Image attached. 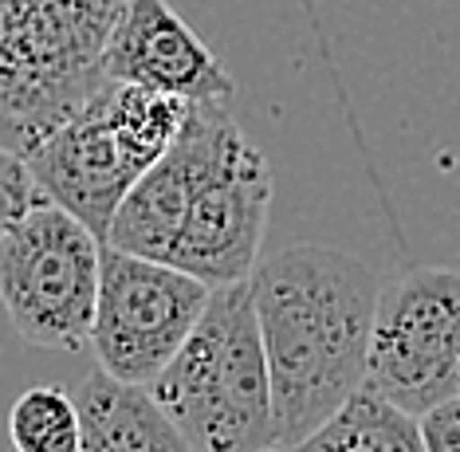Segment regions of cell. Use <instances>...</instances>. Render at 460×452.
<instances>
[{
  "label": "cell",
  "instance_id": "12",
  "mask_svg": "<svg viewBox=\"0 0 460 452\" xmlns=\"http://www.w3.org/2000/svg\"><path fill=\"white\" fill-rule=\"evenodd\" d=\"M291 452H425L421 417L405 413L374 386H362Z\"/></svg>",
  "mask_w": 460,
  "mask_h": 452
},
{
  "label": "cell",
  "instance_id": "4",
  "mask_svg": "<svg viewBox=\"0 0 460 452\" xmlns=\"http://www.w3.org/2000/svg\"><path fill=\"white\" fill-rule=\"evenodd\" d=\"M190 99L107 79L71 119L24 157L48 201L64 205L99 240L114 213L190 119Z\"/></svg>",
  "mask_w": 460,
  "mask_h": 452
},
{
  "label": "cell",
  "instance_id": "11",
  "mask_svg": "<svg viewBox=\"0 0 460 452\" xmlns=\"http://www.w3.org/2000/svg\"><path fill=\"white\" fill-rule=\"evenodd\" d=\"M79 405V452H197L158 405L150 386L122 382L107 370L87 374L71 390Z\"/></svg>",
  "mask_w": 460,
  "mask_h": 452
},
{
  "label": "cell",
  "instance_id": "2",
  "mask_svg": "<svg viewBox=\"0 0 460 452\" xmlns=\"http://www.w3.org/2000/svg\"><path fill=\"white\" fill-rule=\"evenodd\" d=\"M150 394L197 452H264L279 445L252 279L213 288L193 334L150 382Z\"/></svg>",
  "mask_w": 460,
  "mask_h": 452
},
{
  "label": "cell",
  "instance_id": "6",
  "mask_svg": "<svg viewBox=\"0 0 460 452\" xmlns=\"http://www.w3.org/2000/svg\"><path fill=\"white\" fill-rule=\"evenodd\" d=\"M208 296L213 288L190 271L102 244L99 307L91 327L99 366L122 382L150 386L193 334Z\"/></svg>",
  "mask_w": 460,
  "mask_h": 452
},
{
  "label": "cell",
  "instance_id": "10",
  "mask_svg": "<svg viewBox=\"0 0 460 452\" xmlns=\"http://www.w3.org/2000/svg\"><path fill=\"white\" fill-rule=\"evenodd\" d=\"M102 71L114 83H134L190 102L233 99V75L165 0H127L111 31Z\"/></svg>",
  "mask_w": 460,
  "mask_h": 452
},
{
  "label": "cell",
  "instance_id": "7",
  "mask_svg": "<svg viewBox=\"0 0 460 452\" xmlns=\"http://www.w3.org/2000/svg\"><path fill=\"white\" fill-rule=\"evenodd\" d=\"M366 386L413 417L460 394V271L413 268L382 288Z\"/></svg>",
  "mask_w": 460,
  "mask_h": 452
},
{
  "label": "cell",
  "instance_id": "16",
  "mask_svg": "<svg viewBox=\"0 0 460 452\" xmlns=\"http://www.w3.org/2000/svg\"><path fill=\"white\" fill-rule=\"evenodd\" d=\"M264 452H291V448H284V445H271V448H264Z\"/></svg>",
  "mask_w": 460,
  "mask_h": 452
},
{
  "label": "cell",
  "instance_id": "8",
  "mask_svg": "<svg viewBox=\"0 0 460 452\" xmlns=\"http://www.w3.org/2000/svg\"><path fill=\"white\" fill-rule=\"evenodd\" d=\"M240 138H244V130L233 119L228 102H193L173 146L142 173V182L130 189V197L114 213L107 244L170 264V252L185 228L193 197L221 170Z\"/></svg>",
  "mask_w": 460,
  "mask_h": 452
},
{
  "label": "cell",
  "instance_id": "3",
  "mask_svg": "<svg viewBox=\"0 0 460 452\" xmlns=\"http://www.w3.org/2000/svg\"><path fill=\"white\" fill-rule=\"evenodd\" d=\"M127 0H0V146L28 157L107 83Z\"/></svg>",
  "mask_w": 460,
  "mask_h": 452
},
{
  "label": "cell",
  "instance_id": "14",
  "mask_svg": "<svg viewBox=\"0 0 460 452\" xmlns=\"http://www.w3.org/2000/svg\"><path fill=\"white\" fill-rule=\"evenodd\" d=\"M40 201H48V197H44V189L36 185L28 162L0 146V233L13 228L20 217H28Z\"/></svg>",
  "mask_w": 460,
  "mask_h": 452
},
{
  "label": "cell",
  "instance_id": "13",
  "mask_svg": "<svg viewBox=\"0 0 460 452\" xmlns=\"http://www.w3.org/2000/svg\"><path fill=\"white\" fill-rule=\"evenodd\" d=\"M8 437L16 452H79L83 425L75 397L59 386H32L8 413Z\"/></svg>",
  "mask_w": 460,
  "mask_h": 452
},
{
  "label": "cell",
  "instance_id": "5",
  "mask_svg": "<svg viewBox=\"0 0 460 452\" xmlns=\"http://www.w3.org/2000/svg\"><path fill=\"white\" fill-rule=\"evenodd\" d=\"M102 244L56 201H40L0 233V303L28 346L83 350L91 342Z\"/></svg>",
  "mask_w": 460,
  "mask_h": 452
},
{
  "label": "cell",
  "instance_id": "1",
  "mask_svg": "<svg viewBox=\"0 0 460 452\" xmlns=\"http://www.w3.org/2000/svg\"><path fill=\"white\" fill-rule=\"evenodd\" d=\"M252 296L271 370L276 437L296 448L366 386L382 288L350 252L291 244L256 264Z\"/></svg>",
  "mask_w": 460,
  "mask_h": 452
},
{
  "label": "cell",
  "instance_id": "9",
  "mask_svg": "<svg viewBox=\"0 0 460 452\" xmlns=\"http://www.w3.org/2000/svg\"><path fill=\"white\" fill-rule=\"evenodd\" d=\"M271 208V165L248 138L233 146L225 165L193 197L185 228L170 252V264L205 279L208 288L252 279L260 264Z\"/></svg>",
  "mask_w": 460,
  "mask_h": 452
},
{
  "label": "cell",
  "instance_id": "15",
  "mask_svg": "<svg viewBox=\"0 0 460 452\" xmlns=\"http://www.w3.org/2000/svg\"><path fill=\"white\" fill-rule=\"evenodd\" d=\"M425 452H460V394L421 413Z\"/></svg>",
  "mask_w": 460,
  "mask_h": 452
}]
</instances>
